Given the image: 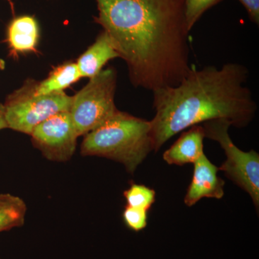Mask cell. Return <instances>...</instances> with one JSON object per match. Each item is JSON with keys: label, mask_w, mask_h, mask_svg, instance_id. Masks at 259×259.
I'll return each mask as SVG.
<instances>
[{"label": "cell", "mask_w": 259, "mask_h": 259, "mask_svg": "<svg viewBox=\"0 0 259 259\" xmlns=\"http://www.w3.org/2000/svg\"><path fill=\"white\" fill-rule=\"evenodd\" d=\"M127 205L148 211L154 203L156 192L146 186L133 184L123 192Z\"/></svg>", "instance_id": "cell-14"}, {"label": "cell", "mask_w": 259, "mask_h": 259, "mask_svg": "<svg viewBox=\"0 0 259 259\" xmlns=\"http://www.w3.org/2000/svg\"><path fill=\"white\" fill-rule=\"evenodd\" d=\"M5 128H8V125L5 120L4 105L0 103V131Z\"/></svg>", "instance_id": "cell-18"}, {"label": "cell", "mask_w": 259, "mask_h": 259, "mask_svg": "<svg viewBox=\"0 0 259 259\" xmlns=\"http://www.w3.org/2000/svg\"><path fill=\"white\" fill-rule=\"evenodd\" d=\"M116 58H119V54L107 32L102 30L76 64L81 77L91 79L103 69L108 61Z\"/></svg>", "instance_id": "cell-10"}, {"label": "cell", "mask_w": 259, "mask_h": 259, "mask_svg": "<svg viewBox=\"0 0 259 259\" xmlns=\"http://www.w3.org/2000/svg\"><path fill=\"white\" fill-rule=\"evenodd\" d=\"M249 71L239 63L222 67L191 69L174 87L153 91L156 114L150 121L153 151L185 129L214 120H226L244 127L254 118L257 104L245 86Z\"/></svg>", "instance_id": "cell-2"}, {"label": "cell", "mask_w": 259, "mask_h": 259, "mask_svg": "<svg viewBox=\"0 0 259 259\" xmlns=\"http://www.w3.org/2000/svg\"><path fill=\"white\" fill-rule=\"evenodd\" d=\"M5 67V63L3 59H0V70L4 69Z\"/></svg>", "instance_id": "cell-19"}, {"label": "cell", "mask_w": 259, "mask_h": 259, "mask_svg": "<svg viewBox=\"0 0 259 259\" xmlns=\"http://www.w3.org/2000/svg\"><path fill=\"white\" fill-rule=\"evenodd\" d=\"M37 82L26 80L6 99L3 105L8 128L30 136L37 125L51 116L69 111L72 97L64 92L38 95Z\"/></svg>", "instance_id": "cell-4"}, {"label": "cell", "mask_w": 259, "mask_h": 259, "mask_svg": "<svg viewBox=\"0 0 259 259\" xmlns=\"http://www.w3.org/2000/svg\"><path fill=\"white\" fill-rule=\"evenodd\" d=\"M222 0H185L186 26L189 32L193 28L202 15Z\"/></svg>", "instance_id": "cell-15"}, {"label": "cell", "mask_w": 259, "mask_h": 259, "mask_svg": "<svg viewBox=\"0 0 259 259\" xmlns=\"http://www.w3.org/2000/svg\"><path fill=\"white\" fill-rule=\"evenodd\" d=\"M219 168L211 163L205 154H202L194 163V173L187 194L185 203L192 207L201 199H221L224 195L225 181L218 177Z\"/></svg>", "instance_id": "cell-8"}, {"label": "cell", "mask_w": 259, "mask_h": 259, "mask_svg": "<svg viewBox=\"0 0 259 259\" xmlns=\"http://www.w3.org/2000/svg\"><path fill=\"white\" fill-rule=\"evenodd\" d=\"M38 37V24L36 19L31 15L17 17L8 27V42L14 52L35 51Z\"/></svg>", "instance_id": "cell-11"}, {"label": "cell", "mask_w": 259, "mask_h": 259, "mask_svg": "<svg viewBox=\"0 0 259 259\" xmlns=\"http://www.w3.org/2000/svg\"><path fill=\"white\" fill-rule=\"evenodd\" d=\"M205 135L203 127L196 125L181 135L171 147L163 153V158L168 164L183 166L194 163L202 154Z\"/></svg>", "instance_id": "cell-9"}, {"label": "cell", "mask_w": 259, "mask_h": 259, "mask_svg": "<svg viewBox=\"0 0 259 259\" xmlns=\"http://www.w3.org/2000/svg\"><path fill=\"white\" fill-rule=\"evenodd\" d=\"M207 139L217 141L224 150L226 161L220 167L230 180L248 192L255 207L259 206V155L254 150L239 149L228 134L231 122L226 120L207 121L202 124Z\"/></svg>", "instance_id": "cell-6"}, {"label": "cell", "mask_w": 259, "mask_h": 259, "mask_svg": "<svg viewBox=\"0 0 259 259\" xmlns=\"http://www.w3.org/2000/svg\"><path fill=\"white\" fill-rule=\"evenodd\" d=\"M151 122L119 110L103 125L85 135L83 156H99L120 162L133 174L153 151Z\"/></svg>", "instance_id": "cell-3"}, {"label": "cell", "mask_w": 259, "mask_h": 259, "mask_svg": "<svg viewBox=\"0 0 259 259\" xmlns=\"http://www.w3.org/2000/svg\"><path fill=\"white\" fill-rule=\"evenodd\" d=\"M30 136L34 147L47 159L55 162L71 159L79 138L69 111L51 116L37 125Z\"/></svg>", "instance_id": "cell-7"}, {"label": "cell", "mask_w": 259, "mask_h": 259, "mask_svg": "<svg viewBox=\"0 0 259 259\" xmlns=\"http://www.w3.org/2000/svg\"><path fill=\"white\" fill-rule=\"evenodd\" d=\"M76 63H68L56 68L44 81H38L36 93L38 95L60 93L81 79Z\"/></svg>", "instance_id": "cell-12"}, {"label": "cell", "mask_w": 259, "mask_h": 259, "mask_svg": "<svg viewBox=\"0 0 259 259\" xmlns=\"http://www.w3.org/2000/svg\"><path fill=\"white\" fill-rule=\"evenodd\" d=\"M122 218L130 230L141 231L147 226L148 211L127 205L122 213Z\"/></svg>", "instance_id": "cell-16"}, {"label": "cell", "mask_w": 259, "mask_h": 259, "mask_svg": "<svg viewBox=\"0 0 259 259\" xmlns=\"http://www.w3.org/2000/svg\"><path fill=\"white\" fill-rule=\"evenodd\" d=\"M26 211L23 199L11 194H0V233L23 226Z\"/></svg>", "instance_id": "cell-13"}, {"label": "cell", "mask_w": 259, "mask_h": 259, "mask_svg": "<svg viewBox=\"0 0 259 259\" xmlns=\"http://www.w3.org/2000/svg\"><path fill=\"white\" fill-rule=\"evenodd\" d=\"M117 79L113 67L102 69L72 96L69 113L79 137L103 125L119 111L115 103Z\"/></svg>", "instance_id": "cell-5"}, {"label": "cell", "mask_w": 259, "mask_h": 259, "mask_svg": "<svg viewBox=\"0 0 259 259\" xmlns=\"http://www.w3.org/2000/svg\"><path fill=\"white\" fill-rule=\"evenodd\" d=\"M246 10L250 20L258 25L259 24V0H239Z\"/></svg>", "instance_id": "cell-17"}, {"label": "cell", "mask_w": 259, "mask_h": 259, "mask_svg": "<svg viewBox=\"0 0 259 259\" xmlns=\"http://www.w3.org/2000/svg\"><path fill=\"white\" fill-rule=\"evenodd\" d=\"M95 23L125 61L135 88L176 86L190 72L185 0H95Z\"/></svg>", "instance_id": "cell-1"}]
</instances>
